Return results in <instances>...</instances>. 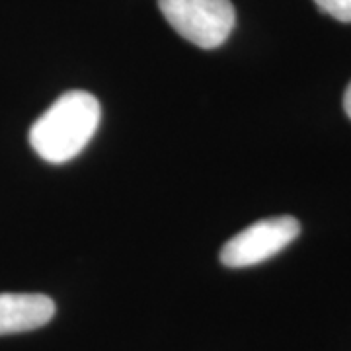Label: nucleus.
<instances>
[{"label":"nucleus","instance_id":"obj_1","mask_svg":"<svg viewBox=\"0 0 351 351\" xmlns=\"http://www.w3.org/2000/svg\"><path fill=\"white\" fill-rule=\"evenodd\" d=\"M101 119L98 98L84 90H71L51 104L29 129V145L49 164L76 158L96 135Z\"/></svg>","mask_w":351,"mask_h":351},{"label":"nucleus","instance_id":"obj_2","mask_svg":"<svg viewBox=\"0 0 351 351\" xmlns=\"http://www.w3.org/2000/svg\"><path fill=\"white\" fill-rule=\"evenodd\" d=\"M166 22L201 49H217L232 34L237 12L230 0H158Z\"/></svg>","mask_w":351,"mask_h":351},{"label":"nucleus","instance_id":"obj_3","mask_svg":"<svg viewBox=\"0 0 351 351\" xmlns=\"http://www.w3.org/2000/svg\"><path fill=\"white\" fill-rule=\"evenodd\" d=\"M299 234L301 223L291 215L263 219L226 242L221 250V262L226 267H250L274 258Z\"/></svg>","mask_w":351,"mask_h":351},{"label":"nucleus","instance_id":"obj_4","mask_svg":"<svg viewBox=\"0 0 351 351\" xmlns=\"http://www.w3.org/2000/svg\"><path fill=\"white\" fill-rule=\"evenodd\" d=\"M55 301L41 293H0V336L22 334L49 324Z\"/></svg>","mask_w":351,"mask_h":351},{"label":"nucleus","instance_id":"obj_5","mask_svg":"<svg viewBox=\"0 0 351 351\" xmlns=\"http://www.w3.org/2000/svg\"><path fill=\"white\" fill-rule=\"evenodd\" d=\"M314 4L338 22L351 24V0H314Z\"/></svg>","mask_w":351,"mask_h":351},{"label":"nucleus","instance_id":"obj_6","mask_svg":"<svg viewBox=\"0 0 351 351\" xmlns=\"http://www.w3.org/2000/svg\"><path fill=\"white\" fill-rule=\"evenodd\" d=\"M343 110L348 113V117L351 119V82L346 88V94H343Z\"/></svg>","mask_w":351,"mask_h":351}]
</instances>
